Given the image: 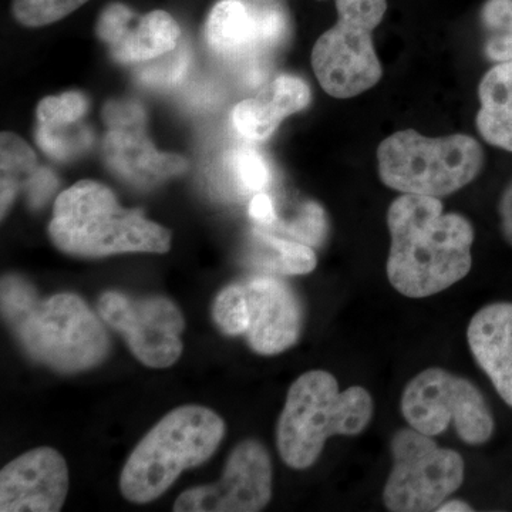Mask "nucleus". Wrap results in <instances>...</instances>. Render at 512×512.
Instances as JSON below:
<instances>
[{"instance_id":"f257e3e1","label":"nucleus","mask_w":512,"mask_h":512,"mask_svg":"<svg viewBox=\"0 0 512 512\" xmlns=\"http://www.w3.org/2000/svg\"><path fill=\"white\" fill-rule=\"evenodd\" d=\"M387 227V278L406 298H429L470 274L473 225L456 212L444 214L440 198L400 195L387 211Z\"/></svg>"},{"instance_id":"f03ea898","label":"nucleus","mask_w":512,"mask_h":512,"mask_svg":"<svg viewBox=\"0 0 512 512\" xmlns=\"http://www.w3.org/2000/svg\"><path fill=\"white\" fill-rule=\"evenodd\" d=\"M2 313L28 355L59 372L92 369L109 355L110 339L103 322L74 293L40 299L25 279L5 276Z\"/></svg>"},{"instance_id":"7ed1b4c3","label":"nucleus","mask_w":512,"mask_h":512,"mask_svg":"<svg viewBox=\"0 0 512 512\" xmlns=\"http://www.w3.org/2000/svg\"><path fill=\"white\" fill-rule=\"evenodd\" d=\"M49 235L64 254L103 258L126 252L165 254L171 231L140 210L121 207L107 185L83 180L57 197Z\"/></svg>"},{"instance_id":"20e7f679","label":"nucleus","mask_w":512,"mask_h":512,"mask_svg":"<svg viewBox=\"0 0 512 512\" xmlns=\"http://www.w3.org/2000/svg\"><path fill=\"white\" fill-rule=\"evenodd\" d=\"M375 404L365 387L340 390L326 370H309L289 387L276 427V447L286 466L306 470L332 436H359L373 419Z\"/></svg>"},{"instance_id":"39448f33","label":"nucleus","mask_w":512,"mask_h":512,"mask_svg":"<svg viewBox=\"0 0 512 512\" xmlns=\"http://www.w3.org/2000/svg\"><path fill=\"white\" fill-rule=\"evenodd\" d=\"M224 436V420L208 407L187 404L165 414L124 464L121 494L134 504L157 500L184 470L204 464Z\"/></svg>"},{"instance_id":"423d86ee","label":"nucleus","mask_w":512,"mask_h":512,"mask_svg":"<svg viewBox=\"0 0 512 512\" xmlns=\"http://www.w3.org/2000/svg\"><path fill=\"white\" fill-rule=\"evenodd\" d=\"M379 177L402 194L447 197L473 183L484 167L483 147L466 134L431 138L400 130L377 148Z\"/></svg>"},{"instance_id":"0eeeda50","label":"nucleus","mask_w":512,"mask_h":512,"mask_svg":"<svg viewBox=\"0 0 512 512\" xmlns=\"http://www.w3.org/2000/svg\"><path fill=\"white\" fill-rule=\"evenodd\" d=\"M402 413L410 427L436 437L453 424L468 446L493 437L494 417L476 384L441 367H430L404 387Z\"/></svg>"},{"instance_id":"6e6552de","label":"nucleus","mask_w":512,"mask_h":512,"mask_svg":"<svg viewBox=\"0 0 512 512\" xmlns=\"http://www.w3.org/2000/svg\"><path fill=\"white\" fill-rule=\"evenodd\" d=\"M390 450L393 468L383 490L389 511H437L464 483L463 457L413 427L397 431Z\"/></svg>"},{"instance_id":"1a4fd4ad","label":"nucleus","mask_w":512,"mask_h":512,"mask_svg":"<svg viewBox=\"0 0 512 512\" xmlns=\"http://www.w3.org/2000/svg\"><path fill=\"white\" fill-rule=\"evenodd\" d=\"M97 309L100 318L126 339L128 348L143 365L165 369L180 359L185 320L171 299L133 298L109 291L100 296Z\"/></svg>"},{"instance_id":"9d476101","label":"nucleus","mask_w":512,"mask_h":512,"mask_svg":"<svg viewBox=\"0 0 512 512\" xmlns=\"http://www.w3.org/2000/svg\"><path fill=\"white\" fill-rule=\"evenodd\" d=\"M272 497V463L264 444L244 440L229 454L221 480L184 491L175 512H256Z\"/></svg>"},{"instance_id":"9b49d317","label":"nucleus","mask_w":512,"mask_h":512,"mask_svg":"<svg viewBox=\"0 0 512 512\" xmlns=\"http://www.w3.org/2000/svg\"><path fill=\"white\" fill-rule=\"evenodd\" d=\"M312 67L322 89L336 99L359 96L383 76L372 30L342 19L313 46Z\"/></svg>"},{"instance_id":"f8f14e48","label":"nucleus","mask_w":512,"mask_h":512,"mask_svg":"<svg viewBox=\"0 0 512 512\" xmlns=\"http://www.w3.org/2000/svg\"><path fill=\"white\" fill-rule=\"evenodd\" d=\"M107 136L104 156L121 177L138 185H153L184 173L187 161L175 154L160 153L144 133L143 107L134 101H117L104 109Z\"/></svg>"},{"instance_id":"ddd939ff","label":"nucleus","mask_w":512,"mask_h":512,"mask_svg":"<svg viewBox=\"0 0 512 512\" xmlns=\"http://www.w3.org/2000/svg\"><path fill=\"white\" fill-rule=\"evenodd\" d=\"M69 493V468L55 448H33L0 473V511L57 512Z\"/></svg>"},{"instance_id":"4468645a","label":"nucleus","mask_w":512,"mask_h":512,"mask_svg":"<svg viewBox=\"0 0 512 512\" xmlns=\"http://www.w3.org/2000/svg\"><path fill=\"white\" fill-rule=\"evenodd\" d=\"M248 303L245 338L255 353L275 356L301 338L302 303L291 286L274 276H255L244 284Z\"/></svg>"},{"instance_id":"2eb2a0df","label":"nucleus","mask_w":512,"mask_h":512,"mask_svg":"<svg viewBox=\"0 0 512 512\" xmlns=\"http://www.w3.org/2000/svg\"><path fill=\"white\" fill-rule=\"evenodd\" d=\"M467 340L477 365L512 407V303L495 302L480 309L468 325Z\"/></svg>"},{"instance_id":"dca6fc26","label":"nucleus","mask_w":512,"mask_h":512,"mask_svg":"<svg viewBox=\"0 0 512 512\" xmlns=\"http://www.w3.org/2000/svg\"><path fill=\"white\" fill-rule=\"evenodd\" d=\"M268 94L238 103L232 111V123L242 137L251 141L268 140L282 121L311 103V87L301 77L281 74Z\"/></svg>"},{"instance_id":"f3484780","label":"nucleus","mask_w":512,"mask_h":512,"mask_svg":"<svg viewBox=\"0 0 512 512\" xmlns=\"http://www.w3.org/2000/svg\"><path fill=\"white\" fill-rule=\"evenodd\" d=\"M205 36L211 49L221 56L241 55L262 46L258 9L241 0H221L208 16Z\"/></svg>"},{"instance_id":"a211bd4d","label":"nucleus","mask_w":512,"mask_h":512,"mask_svg":"<svg viewBox=\"0 0 512 512\" xmlns=\"http://www.w3.org/2000/svg\"><path fill=\"white\" fill-rule=\"evenodd\" d=\"M180 37L177 20L164 10H153L134 20L123 39L110 47V53L120 63L150 62L173 52Z\"/></svg>"},{"instance_id":"6ab92c4d","label":"nucleus","mask_w":512,"mask_h":512,"mask_svg":"<svg viewBox=\"0 0 512 512\" xmlns=\"http://www.w3.org/2000/svg\"><path fill=\"white\" fill-rule=\"evenodd\" d=\"M252 238L254 261L262 269L279 275H306L318 264L315 251L302 242L275 237L264 228H256Z\"/></svg>"},{"instance_id":"aec40b11","label":"nucleus","mask_w":512,"mask_h":512,"mask_svg":"<svg viewBox=\"0 0 512 512\" xmlns=\"http://www.w3.org/2000/svg\"><path fill=\"white\" fill-rule=\"evenodd\" d=\"M2 156V218L12 207L20 185L28 183L37 170L36 154L22 137L13 133H2L0 140Z\"/></svg>"},{"instance_id":"412c9836","label":"nucleus","mask_w":512,"mask_h":512,"mask_svg":"<svg viewBox=\"0 0 512 512\" xmlns=\"http://www.w3.org/2000/svg\"><path fill=\"white\" fill-rule=\"evenodd\" d=\"M481 20L488 32L485 55L495 63L512 60V0H487Z\"/></svg>"},{"instance_id":"4be33fe9","label":"nucleus","mask_w":512,"mask_h":512,"mask_svg":"<svg viewBox=\"0 0 512 512\" xmlns=\"http://www.w3.org/2000/svg\"><path fill=\"white\" fill-rule=\"evenodd\" d=\"M212 318L227 336H244L248 329V303L244 284L222 289L212 306Z\"/></svg>"},{"instance_id":"5701e85b","label":"nucleus","mask_w":512,"mask_h":512,"mask_svg":"<svg viewBox=\"0 0 512 512\" xmlns=\"http://www.w3.org/2000/svg\"><path fill=\"white\" fill-rule=\"evenodd\" d=\"M89 0H13V16L26 28H42L66 18Z\"/></svg>"},{"instance_id":"b1692460","label":"nucleus","mask_w":512,"mask_h":512,"mask_svg":"<svg viewBox=\"0 0 512 512\" xmlns=\"http://www.w3.org/2000/svg\"><path fill=\"white\" fill-rule=\"evenodd\" d=\"M89 110V101L82 93L67 92L49 96L37 106L39 126L64 127L77 123Z\"/></svg>"},{"instance_id":"393cba45","label":"nucleus","mask_w":512,"mask_h":512,"mask_svg":"<svg viewBox=\"0 0 512 512\" xmlns=\"http://www.w3.org/2000/svg\"><path fill=\"white\" fill-rule=\"evenodd\" d=\"M232 174L242 190L247 192H264L271 183V171L265 158L251 148H239L231 154L229 160Z\"/></svg>"},{"instance_id":"a878e982","label":"nucleus","mask_w":512,"mask_h":512,"mask_svg":"<svg viewBox=\"0 0 512 512\" xmlns=\"http://www.w3.org/2000/svg\"><path fill=\"white\" fill-rule=\"evenodd\" d=\"M278 228L292 237L293 241L302 242L309 247H315V245L318 247L328 232V221H326L325 210L318 202L309 201L303 205L301 212L292 221L278 225Z\"/></svg>"},{"instance_id":"bb28decb","label":"nucleus","mask_w":512,"mask_h":512,"mask_svg":"<svg viewBox=\"0 0 512 512\" xmlns=\"http://www.w3.org/2000/svg\"><path fill=\"white\" fill-rule=\"evenodd\" d=\"M481 109L500 110L512 104V60L495 64L478 87Z\"/></svg>"},{"instance_id":"cd10ccee","label":"nucleus","mask_w":512,"mask_h":512,"mask_svg":"<svg viewBox=\"0 0 512 512\" xmlns=\"http://www.w3.org/2000/svg\"><path fill=\"white\" fill-rule=\"evenodd\" d=\"M73 126V124H72ZM72 126L45 127L39 126L36 131V140L39 147L56 160H67L77 151H82L92 141L87 131L74 134L70 131Z\"/></svg>"},{"instance_id":"c85d7f7f","label":"nucleus","mask_w":512,"mask_h":512,"mask_svg":"<svg viewBox=\"0 0 512 512\" xmlns=\"http://www.w3.org/2000/svg\"><path fill=\"white\" fill-rule=\"evenodd\" d=\"M476 124L488 144L512 153V104L500 110L480 109Z\"/></svg>"},{"instance_id":"c756f323","label":"nucleus","mask_w":512,"mask_h":512,"mask_svg":"<svg viewBox=\"0 0 512 512\" xmlns=\"http://www.w3.org/2000/svg\"><path fill=\"white\" fill-rule=\"evenodd\" d=\"M339 19L375 30L386 15V0H335Z\"/></svg>"},{"instance_id":"7c9ffc66","label":"nucleus","mask_w":512,"mask_h":512,"mask_svg":"<svg viewBox=\"0 0 512 512\" xmlns=\"http://www.w3.org/2000/svg\"><path fill=\"white\" fill-rule=\"evenodd\" d=\"M136 19V13L123 3H111L101 12L100 18L97 20V36L107 46H114L123 39Z\"/></svg>"},{"instance_id":"2f4dec72","label":"nucleus","mask_w":512,"mask_h":512,"mask_svg":"<svg viewBox=\"0 0 512 512\" xmlns=\"http://www.w3.org/2000/svg\"><path fill=\"white\" fill-rule=\"evenodd\" d=\"M175 50V49H174ZM167 53V59L158 60L153 66L141 70L140 80L151 86H168L180 82L181 77L187 72L188 59L187 50Z\"/></svg>"},{"instance_id":"473e14b6","label":"nucleus","mask_w":512,"mask_h":512,"mask_svg":"<svg viewBox=\"0 0 512 512\" xmlns=\"http://www.w3.org/2000/svg\"><path fill=\"white\" fill-rule=\"evenodd\" d=\"M259 33H261L262 46H274L284 37L286 32V18L281 9L275 6L258 9Z\"/></svg>"},{"instance_id":"72a5a7b5","label":"nucleus","mask_w":512,"mask_h":512,"mask_svg":"<svg viewBox=\"0 0 512 512\" xmlns=\"http://www.w3.org/2000/svg\"><path fill=\"white\" fill-rule=\"evenodd\" d=\"M57 187V178L47 168H37L32 177L26 183L28 188L29 201L32 207H39L45 204L47 198L53 194Z\"/></svg>"},{"instance_id":"f704fd0d","label":"nucleus","mask_w":512,"mask_h":512,"mask_svg":"<svg viewBox=\"0 0 512 512\" xmlns=\"http://www.w3.org/2000/svg\"><path fill=\"white\" fill-rule=\"evenodd\" d=\"M249 217L259 225V228L268 229L274 227L276 217L275 205L272 198L266 192H258L249 202Z\"/></svg>"},{"instance_id":"c9c22d12","label":"nucleus","mask_w":512,"mask_h":512,"mask_svg":"<svg viewBox=\"0 0 512 512\" xmlns=\"http://www.w3.org/2000/svg\"><path fill=\"white\" fill-rule=\"evenodd\" d=\"M498 212H500L501 229H503L505 241L512 247V181L501 195Z\"/></svg>"},{"instance_id":"e433bc0d","label":"nucleus","mask_w":512,"mask_h":512,"mask_svg":"<svg viewBox=\"0 0 512 512\" xmlns=\"http://www.w3.org/2000/svg\"><path fill=\"white\" fill-rule=\"evenodd\" d=\"M437 511L441 512H471L473 507L470 504L464 503L460 500L444 501L443 504L437 508Z\"/></svg>"}]
</instances>
